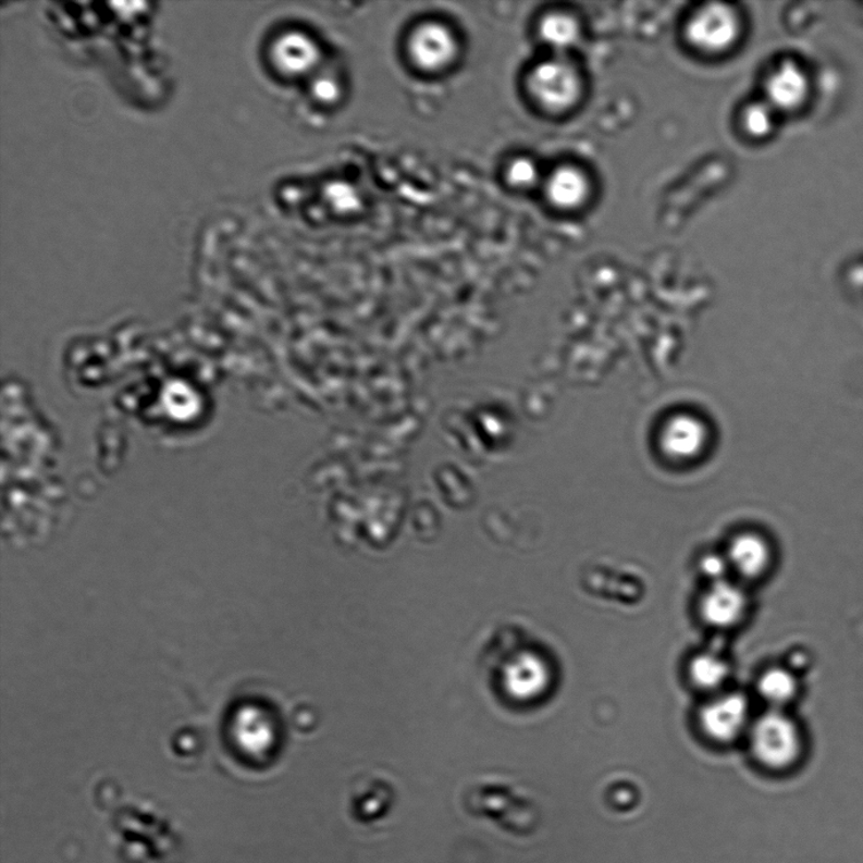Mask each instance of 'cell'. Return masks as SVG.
I'll use <instances>...</instances> for the list:
<instances>
[{
    "mask_svg": "<svg viewBox=\"0 0 863 863\" xmlns=\"http://www.w3.org/2000/svg\"><path fill=\"white\" fill-rule=\"evenodd\" d=\"M753 755L773 770H784L796 763L802 751V737L796 722L780 712L759 718L751 731Z\"/></svg>",
    "mask_w": 863,
    "mask_h": 863,
    "instance_id": "obj_1",
    "label": "cell"
},
{
    "mask_svg": "<svg viewBox=\"0 0 863 863\" xmlns=\"http://www.w3.org/2000/svg\"><path fill=\"white\" fill-rule=\"evenodd\" d=\"M528 84L533 99L554 113L575 107L582 93V82L576 67L558 58L533 67Z\"/></svg>",
    "mask_w": 863,
    "mask_h": 863,
    "instance_id": "obj_2",
    "label": "cell"
},
{
    "mask_svg": "<svg viewBox=\"0 0 863 863\" xmlns=\"http://www.w3.org/2000/svg\"><path fill=\"white\" fill-rule=\"evenodd\" d=\"M740 21L731 7L710 4L698 11L687 27L689 42L708 53L724 52L737 41Z\"/></svg>",
    "mask_w": 863,
    "mask_h": 863,
    "instance_id": "obj_3",
    "label": "cell"
},
{
    "mask_svg": "<svg viewBox=\"0 0 863 863\" xmlns=\"http://www.w3.org/2000/svg\"><path fill=\"white\" fill-rule=\"evenodd\" d=\"M407 47L414 64L428 73L451 67L459 53L457 36L441 22L421 23L412 30Z\"/></svg>",
    "mask_w": 863,
    "mask_h": 863,
    "instance_id": "obj_4",
    "label": "cell"
},
{
    "mask_svg": "<svg viewBox=\"0 0 863 863\" xmlns=\"http://www.w3.org/2000/svg\"><path fill=\"white\" fill-rule=\"evenodd\" d=\"M749 703L741 694H728L705 705L701 713V725L712 740L733 741L747 726Z\"/></svg>",
    "mask_w": 863,
    "mask_h": 863,
    "instance_id": "obj_5",
    "label": "cell"
},
{
    "mask_svg": "<svg viewBox=\"0 0 863 863\" xmlns=\"http://www.w3.org/2000/svg\"><path fill=\"white\" fill-rule=\"evenodd\" d=\"M662 448L669 457L679 460L693 459L705 448L708 431L704 422L693 415L674 416L662 431Z\"/></svg>",
    "mask_w": 863,
    "mask_h": 863,
    "instance_id": "obj_6",
    "label": "cell"
},
{
    "mask_svg": "<svg viewBox=\"0 0 863 863\" xmlns=\"http://www.w3.org/2000/svg\"><path fill=\"white\" fill-rule=\"evenodd\" d=\"M748 600L740 587L732 583H714L701 603L704 621L719 629H728L740 622L747 612Z\"/></svg>",
    "mask_w": 863,
    "mask_h": 863,
    "instance_id": "obj_7",
    "label": "cell"
},
{
    "mask_svg": "<svg viewBox=\"0 0 863 863\" xmlns=\"http://www.w3.org/2000/svg\"><path fill=\"white\" fill-rule=\"evenodd\" d=\"M810 90L803 69L792 61L782 62L766 83L767 103L780 111L802 106Z\"/></svg>",
    "mask_w": 863,
    "mask_h": 863,
    "instance_id": "obj_8",
    "label": "cell"
},
{
    "mask_svg": "<svg viewBox=\"0 0 863 863\" xmlns=\"http://www.w3.org/2000/svg\"><path fill=\"white\" fill-rule=\"evenodd\" d=\"M548 682H551V670L543 657L526 653L509 665L508 690L521 701H530L543 694Z\"/></svg>",
    "mask_w": 863,
    "mask_h": 863,
    "instance_id": "obj_9",
    "label": "cell"
},
{
    "mask_svg": "<svg viewBox=\"0 0 863 863\" xmlns=\"http://www.w3.org/2000/svg\"><path fill=\"white\" fill-rule=\"evenodd\" d=\"M320 59L321 50L316 39L303 33L287 34L276 46L278 64L288 75L316 73Z\"/></svg>",
    "mask_w": 863,
    "mask_h": 863,
    "instance_id": "obj_10",
    "label": "cell"
},
{
    "mask_svg": "<svg viewBox=\"0 0 863 863\" xmlns=\"http://www.w3.org/2000/svg\"><path fill=\"white\" fill-rule=\"evenodd\" d=\"M770 560V547L756 533H741L729 546L728 563L742 577L753 579L763 576Z\"/></svg>",
    "mask_w": 863,
    "mask_h": 863,
    "instance_id": "obj_11",
    "label": "cell"
},
{
    "mask_svg": "<svg viewBox=\"0 0 863 863\" xmlns=\"http://www.w3.org/2000/svg\"><path fill=\"white\" fill-rule=\"evenodd\" d=\"M590 194V183L583 171L572 167L556 169L546 183V195L553 206L564 210L582 206Z\"/></svg>",
    "mask_w": 863,
    "mask_h": 863,
    "instance_id": "obj_12",
    "label": "cell"
},
{
    "mask_svg": "<svg viewBox=\"0 0 863 863\" xmlns=\"http://www.w3.org/2000/svg\"><path fill=\"white\" fill-rule=\"evenodd\" d=\"M539 34L541 39L554 50L567 51L578 41L579 26L570 15L553 13L541 21Z\"/></svg>",
    "mask_w": 863,
    "mask_h": 863,
    "instance_id": "obj_13",
    "label": "cell"
},
{
    "mask_svg": "<svg viewBox=\"0 0 863 863\" xmlns=\"http://www.w3.org/2000/svg\"><path fill=\"white\" fill-rule=\"evenodd\" d=\"M798 685L794 676L786 669L774 668L763 674L759 680V693L774 705H782L796 696Z\"/></svg>",
    "mask_w": 863,
    "mask_h": 863,
    "instance_id": "obj_14",
    "label": "cell"
},
{
    "mask_svg": "<svg viewBox=\"0 0 863 863\" xmlns=\"http://www.w3.org/2000/svg\"><path fill=\"white\" fill-rule=\"evenodd\" d=\"M728 665L720 657L702 654L690 663L689 676L694 685L703 690L717 689L728 677Z\"/></svg>",
    "mask_w": 863,
    "mask_h": 863,
    "instance_id": "obj_15",
    "label": "cell"
},
{
    "mask_svg": "<svg viewBox=\"0 0 863 863\" xmlns=\"http://www.w3.org/2000/svg\"><path fill=\"white\" fill-rule=\"evenodd\" d=\"M742 123L750 136L766 137L774 128L773 107L768 103L751 104L742 115Z\"/></svg>",
    "mask_w": 863,
    "mask_h": 863,
    "instance_id": "obj_16",
    "label": "cell"
},
{
    "mask_svg": "<svg viewBox=\"0 0 863 863\" xmlns=\"http://www.w3.org/2000/svg\"><path fill=\"white\" fill-rule=\"evenodd\" d=\"M311 93L319 103L335 104L343 94L341 77L332 70H321L313 76Z\"/></svg>",
    "mask_w": 863,
    "mask_h": 863,
    "instance_id": "obj_17",
    "label": "cell"
},
{
    "mask_svg": "<svg viewBox=\"0 0 863 863\" xmlns=\"http://www.w3.org/2000/svg\"><path fill=\"white\" fill-rule=\"evenodd\" d=\"M506 176L509 185L516 188H530L538 183L539 169L535 162L520 157L508 164Z\"/></svg>",
    "mask_w": 863,
    "mask_h": 863,
    "instance_id": "obj_18",
    "label": "cell"
},
{
    "mask_svg": "<svg viewBox=\"0 0 863 863\" xmlns=\"http://www.w3.org/2000/svg\"><path fill=\"white\" fill-rule=\"evenodd\" d=\"M728 565V559L720 558L718 555H708L702 560V570L705 576L717 579V582H720L722 578L725 577Z\"/></svg>",
    "mask_w": 863,
    "mask_h": 863,
    "instance_id": "obj_19",
    "label": "cell"
}]
</instances>
